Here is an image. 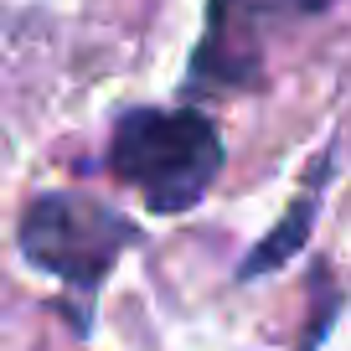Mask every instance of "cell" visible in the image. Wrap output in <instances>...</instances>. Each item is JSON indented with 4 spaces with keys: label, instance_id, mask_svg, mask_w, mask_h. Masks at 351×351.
<instances>
[{
    "label": "cell",
    "instance_id": "obj_1",
    "mask_svg": "<svg viewBox=\"0 0 351 351\" xmlns=\"http://www.w3.org/2000/svg\"><path fill=\"white\" fill-rule=\"evenodd\" d=\"M109 165L150 212L171 217L207 197L222 171V140L197 109H134L114 130Z\"/></svg>",
    "mask_w": 351,
    "mask_h": 351
},
{
    "label": "cell",
    "instance_id": "obj_2",
    "mask_svg": "<svg viewBox=\"0 0 351 351\" xmlns=\"http://www.w3.org/2000/svg\"><path fill=\"white\" fill-rule=\"evenodd\" d=\"M130 238V222L77 191H47L21 217V253L73 289H99Z\"/></svg>",
    "mask_w": 351,
    "mask_h": 351
},
{
    "label": "cell",
    "instance_id": "obj_3",
    "mask_svg": "<svg viewBox=\"0 0 351 351\" xmlns=\"http://www.w3.org/2000/svg\"><path fill=\"white\" fill-rule=\"evenodd\" d=\"M285 5L289 11H326L330 0H258V11H285Z\"/></svg>",
    "mask_w": 351,
    "mask_h": 351
}]
</instances>
